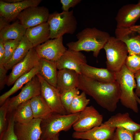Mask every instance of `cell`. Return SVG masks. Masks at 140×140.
<instances>
[{"mask_svg": "<svg viewBox=\"0 0 140 140\" xmlns=\"http://www.w3.org/2000/svg\"><path fill=\"white\" fill-rule=\"evenodd\" d=\"M78 88L92 97L102 108L109 112L115 111L120 100L121 90L116 81L106 83L79 75Z\"/></svg>", "mask_w": 140, "mask_h": 140, "instance_id": "6da1fadb", "label": "cell"}, {"mask_svg": "<svg viewBox=\"0 0 140 140\" xmlns=\"http://www.w3.org/2000/svg\"><path fill=\"white\" fill-rule=\"evenodd\" d=\"M76 36L77 41L67 44L68 49L78 52L92 51L96 58L110 37L107 32L95 27L86 28L78 33Z\"/></svg>", "mask_w": 140, "mask_h": 140, "instance_id": "7a4b0ae2", "label": "cell"}, {"mask_svg": "<svg viewBox=\"0 0 140 140\" xmlns=\"http://www.w3.org/2000/svg\"><path fill=\"white\" fill-rule=\"evenodd\" d=\"M115 75L116 81L120 88V100L122 104L134 112L138 113V103L134 92L136 87L134 74L124 65L120 71L115 73Z\"/></svg>", "mask_w": 140, "mask_h": 140, "instance_id": "3957f363", "label": "cell"}, {"mask_svg": "<svg viewBox=\"0 0 140 140\" xmlns=\"http://www.w3.org/2000/svg\"><path fill=\"white\" fill-rule=\"evenodd\" d=\"M80 113L62 115L53 113L48 118L42 120L41 139L49 138L61 131L69 130L78 119Z\"/></svg>", "mask_w": 140, "mask_h": 140, "instance_id": "277c9868", "label": "cell"}, {"mask_svg": "<svg viewBox=\"0 0 140 140\" xmlns=\"http://www.w3.org/2000/svg\"><path fill=\"white\" fill-rule=\"evenodd\" d=\"M49 26L50 38L52 39L62 37L65 34H73L77 27V22L72 10L50 14L47 21Z\"/></svg>", "mask_w": 140, "mask_h": 140, "instance_id": "5b68a950", "label": "cell"}, {"mask_svg": "<svg viewBox=\"0 0 140 140\" xmlns=\"http://www.w3.org/2000/svg\"><path fill=\"white\" fill-rule=\"evenodd\" d=\"M103 48L106 54L107 68L115 73L120 71L128 54L125 44L116 37L110 36Z\"/></svg>", "mask_w": 140, "mask_h": 140, "instance_id": "8992f818", "label": "cell"}, {"mask_svg": "<svg viewBox=\"0 0 140 140\" xmlns=\"http://www.w3.org/2000/svg\"><path fill=\"white\" fill-rule=\"evenodd\" d=\"M36 75L41 84L40 95L52 111L62 115L67 114L62 103L60 94L57 88L48 83L38 73Z\"/></svg>", "mask_w": 140, "mask_h": 140, "instance_id": "52a82bcc", "label": "cell"}, {"mask_svg": "<svg viewBox=\"0 0 140 140\" xmlns=\"http://www.w3.org/2000/svg\"><path fill=\"white\" fill-rule=\"evenodd\" d=\"M50 14L48 9L44 6H30L20 12L17 18L27 29L47 22Z\"/></svg>", "mask_w": 140, "mask_h": 140, "instance_id": "ba28073f", "label": "cell"}, {"mask_svg": "<svg viewBox=\"0 0 140 140\" xmlns=\"http://www.w3.org/2000/svg\"><path fill=\"white\" fill-rule=\"evenodd\" d=\"M41 84L37 75L22 88L20 93L11 98H8V113L10 114L20 104L40 95Z\"/></svg>", "mask_w": 140, "mask_h": 140, "instance_id": "9c48e42d", "label": "cell"}, {"mask_svg": "<svg viewBox=\"0 0 140 140\" xmlns=\"http://www.w3.org/2000/svg\"><path fill=\"white\" fill-rule=\"evenodd\" d=\"M103 120L102 115L93 106H87L80 112L78 119L72 127L75 131L85 132L100 125Z\"/></svg>", "mask_w": 140, "mask_h": 140, "instance_id": "30bf717a", "label": "cell"}, {"mask_svg": "<svg viewBox=\"0 0 140 140\" xmlns=\"http://www.w3.org/2000/svg\"><path fill=\"white\" fill-rule=\"evenodd\" d=\"M40 58L56 62L67 49L63 43V37L48 40L34 47Z\"/></svg>", "mask_w": 140, "mask_h": 140, "instance_id": "8fae6325", "label": "cell"}, {"mask_svg": "<svg viewBox=\"0 0 140 140\" xmlns=\"http://www.w3.org/2000/svg\"><path fill=\"white\" fill-rule=\"evenodd\" d=\"M40 59L34 48H31L24 59L12 67L7 85H12L19 77L30 72L38 65Z\"/></svg>", "mask_w": 140, "mask_h": 140, "instance_id": "7c38bea8", "label": "cell"}, {"mask_svg": "<svg viewBox=\"0 0 140 140\" xmlns=\"http://www.w3.org/2000/svg\"><path fill=\"white\" fill-rule=\"evenodd\" d=\"M140 17V3L124 5L118 10L115 18L116 28L128 29L134 25Z\"/></svg>", "mask_w": 140, "mask_h": 140, "instance_id": "4fadbf2b", "label": "cell"}, {"mask_svg": "<svg viewBox=\"0 0 140 140\" xmlns=\"http://www.w3.org/2000/svg\"><path fill=\"white\" fill-rule=\"evenodd\" d=\"M42 120L34 118L26 123L15 122L14 130L18 140H40Z\"/></svg>", "mask_w": 140, "mask_h": 140, "instance_id": "5bb4252c", "label": "cell"}, {"mask_svg": "<svg viewBox=\"0 0 140 140\" xmlns=\"http://www.w3.org/2000/svg\"><path fill=\"white\" fill-rule=\"evenodd\" d=\"M87 63L86 57L82 52L68 48L56 62L58 70L70 69L80 74L81 65Z\"/></svg>", "mask_w": 140, "mask_h": 140, "instance_id": "9a60e30c", "label": "cell"}, {"mask_svg": "<svg viewBox=\"0 0 140 140\" xmlns=\"http://www.w3.org/2000/svg\"><path fill=\"white\" fill-rule=\"evenodd\" d=\"M41 0H23L20 2L9 3L0 1V15L9 22L17 18L20 13L25 9L32 6H38Z\"/></svg>", "mask_w": 140, "mask_h": 140, "instance_id": "2e32d148", "label": "cell"}, {"mask_svg": "<svg viewBox=\"0 0 140 140\" xmlns=\"http://www.w3.org/2000/svg\"><path fill=\"white\" fill-rule=\"evenodd\" d=\"M116 128L108 126L103 123L100 125L83 132L75 131L72 137L76 139L87 140H110Z\"/></svg>", "mask_w": 140, "mask_h": 140, "instance_id": "e0dca14e", "label": "cell"}, {"mask_svg": "<svg viewBox=\"0 0 140 140\" xmlns=\"http://www.w3.org/2000/svg\"><path fill=\"white\" fill-rule=\"evenodd\" d=\"M79 75L72 70L67 69L58 70L56 88L59 93L61 94L67 91L77 88L79 85Z\"/></svg>", "mask_w": 140, "mask_h": 140, "instance_id": "ac0fdd59", "label": "cell"}, {"mask_svg": "<svg viewBox=\"0 0 140 140\" xmlns=\"http://www.w3.org/2000/svg\"><path fill=\"white\" fill-rule=\"evenodd\" d=\"M103 123L115 128H119L130 131L134 134L140 131V124L134 122L128 113H119L111 116Z\"/></svg>", "mask_w": 140, "mask_h": 140, "instance_id": "d6986e66", "label": "cell"}, {"mask_svg": "<svg viewBox=\"0 0 140 140\" xmlns=\"http://www.w3.org/2000/svg\"><path fill=\"white\" fill-rule=\"evenodd\" d=\"M128 29H117L115 30L116 37L126 44L129 55L134 54L140 56V35Z\"/></svg>", "mask_w": 140, "mask_h": 140, "instance_id": "ffe728a7", "label": "cell"}, {"mask_svg": "<svg viewBox=\"0 0 140 140\" xmlns=\"http://www.w3.org/2000/svg\"><path fill=\"white\" fill-rule=\"evenodd\" d=\"M80 73L87 77L102 82H111L116 81L115 73L107 68L94 67L87 64L81 65Z\"/></svg>", "mask_w": 140, "mask_h": 140, "instance_id": "44dd1931", "label": "cell"}, {"mask_svg": "<svg viewBox=\"0 0 140 140\" xmlns=\"http://www.w3.org/2000/svg\"><path fill=\"white\" fill-rule=\"evenodd\" d=\"M50 34L47 22L27 29L25 36L34 47L49 40Z\"/></svg>", "mask_w": 140, "mask_h": 140, "instance_id": "7402d4cb", "label": "cell"}, {"mask_svg": "<svg viewBox=\"0 0 140 140\" xmlns=\"http://www.w3.org/2000/svg\"><path fill=\"white\" fill-rule=\"evenodd\" d=\"M38 64V73L48 83L56 88L58 71L56 62L40 58Z\"/></svg>", "mask_w": 140, "mask_h": 140, "instance_id": "603a6c76", "label": "cell"}, {"mask_svg": "<svg viewBox=\"0 0 140 140\" xmlns=\"http://www.w3.org/2000/svg\"><path fill=\"white\" fill-rule=\"evenodd\" d=\"M33 47L25 35L21 39L10 59L4 66L8 70L23 60Z\"/></svg>", "mask_w": 140, "mask_h": 140, "instance_id": "cb8c5ba5", "label": "cell"}, {"mask_svg": "<svg viewBox=\"0 0 140 140\" xmlns=\"http://www.w3.org/2000/svg\"><path fill=\"white\" fill-rule=\"evenodd\" d=\"M39 67L38 64L29 72L22 75L14 83L13 86L9 90L0 96V105H2L9 96L22 87L24 85L30 81L36 75L39 73Z\"/></svg>", "mask_w": 140, "mask_h": 140, "instance_id": "d4e9b609", "label": "cell"}, {"mask_svg": "<svg viewBox=\"0 0 140 140\" xmlns=\"http://www.w3.org/2000/svg\"><path fill=\"white\" fill-rule=\"evenodd\" d=\"M26 30L20 23L9 24L0 30V39L3 41L12 40L20 41L25 35Z\"/></svg>", "mask_w": 140, "mask_h": 140, "instance_id": "484cf974", "label": "cell"}, {"mask_svg": "<svg viewBox=\"0 0 140 140\" xmlns=\"http://www.w3.org/2000/svg\"><path fill=\"white\" fill-rule=\"evenodd\" d=\"M30 102L34 118L45 119L53 113L40 95L33 97Z\"/></svg>", "mask_w": 140, "mask_h": 140, "instance_id": "4316f807", "label": "cell"}, {"mask_svg": "<svg viewBox=\"0 0 140 140\" xmlns=\"http://www.w3.org/2000/svg\"><path fill=\"white\" fill-rule=\"evenodd\" d=\"M13 111L15 122L26 123L34 118L30 100L19 104Z\"/></svg>", "mask_w": 140, "mask_h": 140, "instance_id": "83f0119b", "label": "cell"}, {"mask_svg": "<svg viewBox=\"0 0 140 140\" xmlns=\"http://www.w3.org/2000/svg\"><path fill=\"white\" fill-rule=\"evenodd\" d=\"M86 94L82 92L74 98L70 107V114L80 113L84 110L89 103L90 100L87 98Z\"/></svg>", "mask_w": 140, "mask_h": 140, "instance_id": "f1b7e54d", "label": "cell"}, {"mask_svg": "<svg viewBox=\"0 0 140 140\" xmlns=\"http://www.w3.org/2000/svg\"><path fill=\"white\" fill-rule=\"evenodd\" d=\"M79 89L77 88L64 92L60 94L62 104L67 114H70V107L74 97L79 94Z\"/></svg>", "mask_w": 140, "mask_h": 140, "instance_id": "f546056e", "label": "cell"}, {"mask_svg": "<svg viewBox=\"0 0 140 140\" xmlns=\"http://www.w3.org/2000/svg\"><path fill=\"white\" fill-rule=\"evenodd\" d=\"M4 41L5 54L2 64L5 65L10 59L20 41L9 40Z\"/></svg>", "mask_w": 140, "mask_h": 140, "instance_id": "4dcf8cb0", "label": "cell"}, {"mask_svg": "<svg viewBox=\"0 0 140 140\" xmlns=\"http://www.w3.org/2000/svg\"><path fill=\"white\" fill-rule=\"evenodd\" d=\"M10 114L6 129L2 136L0 137V140H18L14 130L15 122L14 111Z\"/></svg>", "mask_w": 140, "mask_h": 140, "instance_id": "1f68e13d", "label": "cell"}, {"mask_svg": "<svg viewBox=\"0 0 140 140\" xmlns=\"http://www.w3.org/2000/svg\"><path fill=\"white\" fill-rule=\"evenodd\" d=\"M125 65L134 74L140 70V56L134 54H128Z\"/></svg>", "mask_w": 140, "mask_h": 140, "instance_id": "d6a6232c", "label": "cell"}, {"mask_svg": "<svg viewBox=\"0 0 140 140\" xmlns=\"http://www.w3.org/2000/svg\"><path fill=\"white\" fill-rule=\"evenodd\" d=\"M8 104L7 99L0 108V137L3 134L7 127L6 117L8 113Z\"/></svg>", "mask_w": 140, "mask_h": 140, "instance_id": "836d02e7", "label": "cell"}, {"mask_svg": "<svg viewBox=\"0 0 140 140\" xmlns=\"http://www.w3.org/2000/svg\"><path fill=\"white\" fill-rule=\"evenodd\" d=\"M134 134L126 129L116 128L110 140H134Z\"/></svg>", "mask_w": 140, "mask_h": 140, "instance_id": "e575fe53", "label": "cell"}, {"mask_svg": "<svg viewBox=\"0 0 140 140\" xmlns=\"http://www.w3.org/2000/svg\"><path fill=\"white\" fill-rule=\"evenodd\" d=\"M81 0H61L62 9L64 11H68L69 9L73 8L81 1Z\"/></svg>", "mask_w": 140, "mask_h": 140, "instance_id": "d590c367", "label": "cell"}, {"mask_svg": "<svg viewBox=\"0 0 140 140\" xmlns=\"http://www.w3.org/2000/svg\"><path fill=\"white\" fill-rule=\"evenodd\" d=\"M8 70L3 64L0 65V90H2L6 84L8 77L6 75Z\"/></svg>", "mask_w": 140, "mask_h": 140, "instance_id": "8d00e7d4", "label": "cell"}, {"mask_svg": "<svg viewBox=\"0 0 140 140\" xmlns=\"http://www.w3.org/2000/svg\"><path fill=\"white\" fill-rule=\"evenodd\" d=\"M135 78L136 81V87L135 94L138 97H140V70L134 74Z\"/></svg>", "mask_w": 140, "mask_h": 140, "instance_id": "74e56055", "label": "cell"}, {"mask_svg": "<svg viewBox=\"0 0 140 140\" xmlns=\"http://www.w3.org/2000/svg\"><path fill=\"white\" fill-rule=\"evenodd\" d=\"M5 54L4 41L0 39V65L2 64Z\"/></svg>", "mask_w": 140, "mask_h": 140, "instance_id": "f35d334b", "label": "cell"}, {"mask_svg": "<svg viewBox=\"0 0 140 140\" xmlns=\"http://www.w3.org/2000/svg\"><path fill=\"white\" fill-rule=\"evenodd\" d=\"M10 22L3 17L0 16V30L9 24Z\"/></svg>", "mask_w": 140, "mask_h": 140, "instance_id": "ab89813d", "label": "cell"}, {"mask_svg": "<svg viewBox=\"0 0 140 140\" xmlns=\"http://www.w3.org/2000/svg\"><path fill=\"white\" fill-rule=\"evenodd\" d=\"M128 29L131 31L137 33L140 35V25H135Z\"/></svg>", "mask_w": 140, "mask_h": 140, "instance_id": "60d3db41", "label": "cell"}, {"mask_svg": "<svg viewBox=\"0 0 140 140\" xmlns=\"http://www.w3.org/2000/svg\"><path fill=\"white\" fill-rule=\"evenodd\" d=\"M23 0H3V2L9 3H15L22 1Z\"/></svg>", "mask_w": 140, "mask_h": 140, "instance_id": "b9f144b4", "label": "cell"}, {"mask_svg": "<svg viewBox=\"0 0 140 140\" xmlns=\"http://www.w3.org/2000/svg\"><path fill=\"white\" fill-rule=\"evenodd\" d=\"M134 140H140V131L134 134Z\"/></svg>", "mask_w": 140, "mask_h": 140, "instance_id": "7bdbcfd3", "label": "cell"}, {"mask_svg": "<svg viewBox=\"0 0 140 140\" xmlns=\"http://www.w3.org/2000/svg\"><path fill=\"white\" fill-rule=\"evenodd\" d=\"M59 133H58L51 138L45 139H42L43 140H59Z\"/></svg>", "mask_w": 140, "mask_h": 140, "instance_id": "ee69618b", "label": "cell"}, {"mask_svg": "<svg viewBox=\"0 0 140 140\" xmlns=\"http://www.w3.org/2000/svg\"><path fill=\"white\" fill-rule=\"evenodd\" d=\"M135 95L136 98L138 103L140 105V99L139 98V97H138L136 95Z\"/></svg>", "mask_w": 140, "mask_h": 140, "instance_id": "f6af8a7d", "label": "cell"}, {"mask_svg": "<svg viewBox=\"0 0 140 140\" xmlns=\"http://www.w3.org/2000/svg\"><path fill=\"white\" fill-rule=\"evenodd\" d=\"M138 2L139 3H140V0L138 1Z\"/></svg>", "mask_w": 140, "mask_h": 140, "instance_id": "bcb514c9", "label": "cell"}, {"mask_svg": "<svg viewBox=\"0 0 140 140\" xmlns=\"http://www.w3.org/2000/svg\"><path fill=\"white\" fill-rule=\"evenodd\" d=\"M40 140H43L42 139H41Z\"/></svg>", "mask_w": 140, "mask_h": 140, "instance_id": "7dc6e473", "label": "cell"}]
</instances>
